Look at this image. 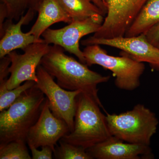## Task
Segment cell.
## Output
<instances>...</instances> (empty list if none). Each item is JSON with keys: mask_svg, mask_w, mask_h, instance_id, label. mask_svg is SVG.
I'll use <instances>...</instances> for the list:
<instances>
[{"mask_svg": "<svg viewBox=\"0 0 159 159\" xmlns=\"http://www.w3.org/2000/svg\"><path fill=\"white\" fill-rule=\"evenodd\" d=\"M64 52V49L60 46H50L48 52L43 57L40 65L56 78L57 84L63 89L81 91L92 97L103 109L98 97L97 86L107 82L110 77L91 70L86 64L77 61Z\"/></svg>", "mask_w": 159, "mask_h": 159, "instance_id": "6da1fadb", "label": "cell"}, {"mask_svg": "<svg viewBox=\"0 0 159 159\" xmlns=\"http://www.w3.org/2000/svg\"><path fill=\"white\" fill-rule=\"evenodd\" d=\"M46 99L35 84L1 111L0 145L14 141L26 142L28 133L39 118Z\"/></svg>", "mask_w": 159, "mask_h": 159, "instance_id": "7a4b0ae2", "label": "cell"}, {"mask_svg": "<svg viewBox=\"0 0 159 159\" xmlns=\"http://www.w3.org/2000/svg\"><path fill=\"white\" fill-rule=\"evenodd\" d=\"M100 107L92 97L80 93L77 97L74 129L61 140L86 150L112 137Z\"/></svg>", "mask_w": 159, "mask_h": 159, "instance_id": "3957f363", "label": "cell"}, {"mask_svg": "<svg viewBox=\"0 0 159 159\" xmlns=\"http://www.w3.org/2000/svg\"><path fill=\"white\" fill-rule=\"evenodd\" d=\"M107 122L113 136L125 142L149 145L159 121L155 114L142 104L119 115L106 112Z\"/></svg>", "mask_w": 159, "mask_h": 159, "instance_id": "277c9868", "label": "cell"}, {"mask_svg": "<svg viewBox=\"0 0 159 159\" xmlns=\"http://www.w3.org/2000/svg\"><path fill=\"white\" fill-rule=\"evenodd\" d=\"M84 55L88 66L98 65L112 72L115 85L121 89L133 91L140 85V78L145 70L143 62L124 55L115 57L107 54L99 45L86 46Z\"/></svg>", "mask_w": 159, "mask_h": 159, "instance_id": "5b68a950", "label": "cell"}, {"mask_svg": "<svg viewBox=\"0 0 159 159\" xmlns=\"http://www.w3.org/2000/svg\"><path fill=\"white\" fill-rule=\"evenodd\" d=\"M36 74L38 81L35 85L45 95L52 113L66 123L71 132L74 129L77 97L81 91L63 89L40 65Z\"/></svg>", "mask_w": 159, "mask_h": 159, "instance_id": "8992f818", "label": "cell"}, {"mask_svg": "<svg viewBox=\"0 0 159 159\" xmlns=\"http://www.w3.org/2000/svg\"><path fill=\"white\" fill-rule=\"evenodd\" d=\"M103 16L97 15L83 20L72 21L61 29H48L42 36L48 44L60 46L65 51L74 54L79 61L86 64L83 52L80 48V41L84 36L98 31L104 21Z\"/></svg>", "mask_w": 159, "mask_h": 159, "instance_id": "52a82bcc", "label": "cell"}, {"mask_svg": "<svg viewBox=\"0 0 159 159\" xmlns=\"http://www.w3.org/2000/svg\"><path fill=\"white\" fill-rule=\"evenodd\" d=\"M149 0H106L107 12L93 36L111 39L123 37L141 9Z\"/></svg>", "mask_w": 159, "mask_h": 159, "instance_id": "ba28073f", "label": "cell"}, {"mask_svg": "<svg viewBox=\"0 0 159 159\" xmlns=\"http://www.w3.org/2000/svg\"><path fill=\"white\" fill-rule=\"evenodd\" d=\"M50 47L44 41L35 43L23 49L24 54H18L14 51L8 54L11 64L9 69L10 77L6 81L8 89L16 88L29 80L37 82L38 67L43 57L48 52Z\"/></svg>", "mask_w": 159, "mask_h": 159, "instance_id": "9c48e42d", "label": "cell"}, {"mask_svg": "<svg viewBox=\"0 0 159 159\" xmlns=\"http://www.w3.org/2000/svg\"><path fill=\"white\" fill-rule=\"evenodd\" d=\"M82 45L110 46L120 49L130 57L140 62L148 63L152 67L159 71V48L152 44L145 34L133 37H118L111 39L91 36L81 41Z\"/></svg>", "mask_w": 159, "mask_h": 159, "instance_id": "30bf717a", "label": "cell"}, {"mask_svg": "<svg viewBox=\"0 0 159 159\" xmlns=\"http://www.w3.org/2000/svg\"><path fill=\"white\" fill-rule=\"evenodd\" d=\"M70 132L66 123L52 113L46 98L39 118L28 133L26 142L36 148L49 146L54 152L57 142Z\"/></svg>", "mask_w": 159, "mask_h": 159, "instance_id": "8fae6325", "label": "cell"}, {"mask_svg": "<svg viewBox=\"0 0 159 159\" xmlns=\"http://www.w3.org/2000/svg\"><path fill=\"white\" fill-rule=\"evenodd\" d=\"M92 158L97 159H152L149 145L125 143L112 136L86 149Z\"/></svg>", "mask_w": 159, "mask_h": 159, "instance_id": "7c38bea8", "label": "cell"}, {"mask_svg": "<svg viewBox=\"0 0 159 159\" xmlns=\"http://www.w3.org/2000/svg\"><path fill=\"white\" fill-rule=\"evenodd\" d=\"M36 13L28 10L16 24L13 23V21L6 19L3 34L0 36V58L7 56L16 49L23 50L31 44L44 42L42 39H38L29 32L24 33L21 31L22 26L29 24Z\"/></svg>", "mask_w": 159, "mask_h": 159, "instance_id": "4fadbf2b", "label": "cell"}, {"mask_svg": "<svg viewBox=\"0 0 159 159\" xmlns=\"http://www.w3.org/2000/svg\"><path fill=\"white\" fill-rule=\"evenodd\" d=\"M37 20L29 34L41 39L43 32L55 23H70L72 20L57 0H43L38 11Z\"/></svg>", "mask_w": 159, "mask_h": 159, "instance_id": "5bb4252c", "label": "cell"}, {"mask_svg": "<svg viewBox=\"0 0 159 159\" xmlns=\"http://www.w3.org/2000/svg\"><path fill=\"white\" fill-rule=\"evenodd\" d=\"M159 23V0H149L132 23L125 37L138 36L146 32Z\"/></svg>", "mask_w": 159, "mask_h": 159, "instance_id": "9a60e30c", "label": "cell"}, {"mask_svg": "<svg viewBox=\"0 0 159 159\" xmlns=\"http://www.w3.org/2000/svg\"><path fill=\"white\" fill-rule=\"evenodd\" d=\"M72 21L105 15L92 0H57Z\"/></svg>", "mask_w": 159, "mask_h": 159, "instance_id": "2e32d148", "label": "cell"}, {"mask_svg": "<svg viewBox=\"0 0 159 159\" xmlns=\"http://www.w3.org/2000/svg\"><path fill=\"white\" fill-rule=\"evenodd\" d=\"M43 0H1L7 12V20L17 21L29 10L38 12Z\"/></svg>", "mask_w": 159, "mask_h": 159, "instance_id": "e0dca14e", "label": "cell"}, {"mask_svg": "<svg viewBox=\"0 0 159 159\" xmlns=\"http://www.w3.org/2000/svg\"><path fill=\"white\" fill-rule=\"evenodd\" d=\"M6 81L0 83V111L7 109L23 93L36 84L34 81L29 80L16 88L9 90L6 87Z\"/></svg>", "mask_w": 159, "mask_h": 159, "instance_id": "ac0fdd59", "label": "cell"}, {"mask_svg": "<svg viewBox=\"0 0 159 159\" xmlns=\"http://www.w3.org/2000/svg\"><path fill=\"white\" fill-rule=\"evenodd\" d=\"M59 145H56L54 154L57 159H93L84 148L59 140Z\"/></svg>", "mask_w": 159, "mask_h": 159, "instance_id": "d6986e66", "label": "cell"}, {"mask_svg": "<svg viewBox=\"0 0 159 159\" xmlns=\"http://www.w3.org/2000/svg\"><path fill=\"white\" fill-rule=\"evenodd\" d=\"M27 142L14 141L0 145V159H31Z\"/></svg>", "mask_w": 159, "mask_h": 159, "instance_id": "ffe728a7", "label": "cell"}, {"mask_svg": "<svg viewBox=\"0 0 159 159\" xmlns=\"http://www.w3.org/2000/svg\"><path fill=\"white\" fill-rule=\"evenodd\" d=\"M29 146L31 150L32 159H52L54 151L49 146L42 147L41 150H39L31 144H29Z\"/></svg>", "mask_w": 159, "mask_h": 159, "instance_id": "44dd1931", "label": "cell"}, {"mask_svg": "<svg viewBox=\"0 0 159 159\" xmlns=\"http://www.w3.org/2000/svg\"><path fill=\"white\" fill-rule=\"evenodd\" d=\"M11 64V60L8 55L1 58L0 61V83L7 80L9 74V69Z\"/></svg>", "mask_w": 159, "mask_h": 159, "instance_id": "7402d4cb", "label": "cell"}, {"mask_svg": "<svg viewBox=\"0 0 159 159\" xmlns=\"http://www.w3.org/2000/svg\"><path fill=\"white\" fill-rule=\"evenodd\" d=\"M145 35L148 41L157 47L159 43V23L147 31Z\"/></svg>", "mask_w": 159, "mask_h": 159, "instance_id": "603a6c76", "label": "cell"}, {"mask_svg": "<svg viewBox=\"0 0 159 159\" xmlns=\"http://www.w3.org/2000/svg\"><path fill=\"white\" fill-rule=\"evenodd\" d=\"M92 1L97 7H99L103 11L105 16L106 15L107 12V7L103 1L102 0H92Z\"/></svg>", "mask_w": 159, "mask_h": 159, "instance_id": "cb8c5ba5", "label": "cell"}, {"mask_svg": "<svg viewBox=\"0 0 159 159\" xmlns=\"http://www.w3.org/2000/svg\"><path fill=\"white\" fill-rule=\"evenodd\" d=\"M102 1H103V2L105 3V5H106V0H102Z\"/></svg>", "mask_w": 159, "mask_h": 159, "instance_id": "d4e9b609", "label": "cell"}, {"mask_svg": "<svg viewBox=\"0 0 159 159\" xmlns=\"http://www.w3.org/2000/svg\"><path fill=\"white\" fill-rule=\"evenodd\" d=\"M157 47H158V48H159V43L158 44V45H157Z\"/></svg>", "mask_w": 159, "mask_h": 159, "instance_id": "484cf974", "label": "cell"}]
</instances>
